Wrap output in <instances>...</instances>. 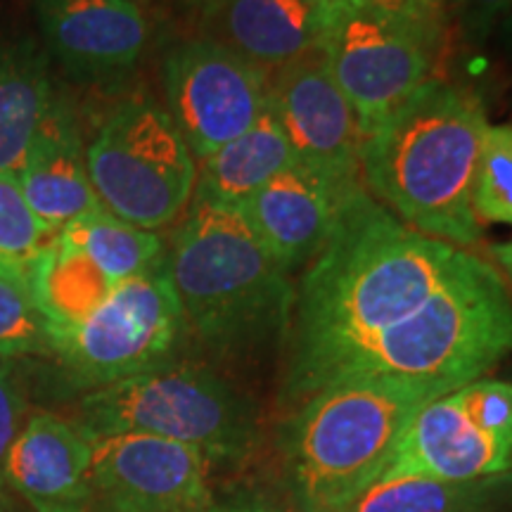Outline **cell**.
<instances>
[{
    "instance_id": "6da1fadb",
    "label": "cell",
    "mask_w": 512,
    "mask_h": 512,
    "mask_svg": "<svg viewBox=\"0 0 512 512\" xmlns=\"http://www.w3.org/2000/svg\"><path fill=\"white\" fill-rule=\"evenodd\" d=\"M470 256L406 226L363 185L344 195L328 242L294 294L280 384L285 411L332 387L358 354L411 318Z\"/></svg>"
},
{
    "instance_id": "7a4b0ae2",
    "label": "cell",
    "mask_w": 512,
    "mask_h": 512,
    "mask_svg": "<svg viewBox=\"0 0 512 512\" xmlns=\"http://www.w3.org/2000/svg\"><path fill=\"white\" fill-rule=\"evenodd\" d=\"M486 128L475 91L430 79L363 138V181L406 226L472 247L482 238L472 188Z\"/></svg>"
},
{
    "instance_id": "3957f363",
    "label": "cell",
    "mask_w": 512,
    "mask_h": 512,
    "mask_svg": "<svg viewBox=\"0 0 512 512\" xmlns=\"http://www.w3.org/2000/svg\"><path fill=\"white\" fill-rule=\"evenodd\" d=\"M188 330L221 358H252L285 342L294 290L240 211L192 200L166 252Z\"/></svg>"
},
{
    "instance_id": "277c9868",
    "label": "cell",
    "mask_w": 512,
    "mask_h": 512,
    "mask_svg": "<svg viewBox=\"0 0 512 512\" xmlns=\"http://www.w3.org/2000/svg\"><path fill=\"white\" fill-rule=\"evenodd\" d=\"M434 399L422 384L363 377L287 411L278 451L292 512H347L380 482L408 422Z\"/></svg>"
},
{
    "instance_id": "5b68a950",
    "label": "cell",
    "mask_w": 512,
    "mask_h": 512,
    "mask_svg": "<svg viewBox=\"0 0 512 512\" xmlns=\"http://www.w3.org/2000/svg\"><path fill=\"white\" fill-rule=\"evenodd\" d=\"M512 354V297L494 264L472 254L411 318L384 330L339 382L399 380L439 396L482 380Z\"/></svg>"
},
{
    "instance_id": "8992f818",
    "label": "cell",
    "mask_w": 512,
    "mask_h": 512,
    "mask_svg": "<svg viewBox=\"0 0 512 512\" xmlns=\"http://www.w3.org/2000/svg\"><path fill=\"white\" fill-rule=\"evenodd\" d=\"M91 439L150 434L235 465L259 444V411L245 392L202 363L171 361L83 394L72 420Z\"/></svg>"
},
{
    "instance_id": "52a82bcc",
    "label": "cell",
    "mask_w": 512,
    "mask_h": 512,
    "mask_svg": "<svg viewBox=\"0 0 512 512\" xmlns=\"http://www.w3.org/2000/svg\"><path fill=\"white\" fill-rule=\"evenodd\" d=\"M86 166L102 209L143 230L178 219L197 178L188 143L150 95L110 107L86 145Z\"/></svg>"
},
{
    "instance_id": "ba28073f",
    "label": "cell",
    "mask_w": 512,
    "mask_h": 512,
    "mask_svg": "<svg viewBox=\"0 0 512 512\" xmlns=\"http://www.w3.org/2000/svg\"><path fill=\"white\" fill-rule=\"evenodd\" d=\"M318 50L366 138L432 79V19L335 0L325 8Z\"/></svg>"
},
{
    "instance_id": "9c48e42d",
    "label": "cell",
    "mask_w": 512,
    "mask_h": 512,
    "mask_svg": "<svg viewBox=\"0 0 512 512\" xmlns=\"http://www.w3.org/2000/svg\"><path fill=\"white\" fill-rule=\"evenodd\" d=\"M188 332L164 259L121 283L76 328L55 335L50 358L76 389L93 392L176 361Z\"/></svg>"
},
{
    "instance_id": "30bf717a",
    "label": "cell",
    "mask_w": 512,
    "mask_h": 512,
    "mask_svg": "<svg viewBox=\"0 0 512 512\" xmlns=\"http://www.w3.org/2000/svg\"><path fill=\"white\" fill-rule=\"evenodd\" d=\"M162 79L166 112L200 162L242 136L268 105L264 69L209 38L169 48Z\"/></svg>"
},
{
    "instance_id": "8fae6325",
    "label": "cell",
    "mask_w": 512,
    "mask_h": 512,
    "mask_svg": "<svg viewBox=\"0 0 512 512\" xmlns=\"http://www.w3.org/2000/svg\"><path fill=\"white\" fill-rule=\"evenodd\" d=\"M91 441L88 512H202L214 503V465L197 448L150 434Z\"/></svg>"
},
{
    "instance_id": "7c38bea8",
    "label": "cell",
    "mask_w": 512,
    "mask_h": 512,
    "mask_svg": "<svg viewBox=\"0 0 512 512\" xmlns=\"http://www.w3.org/2000/svg\"><path fill=\"white\" fill-rule=\"evenodd\" d=\"M268 105L299 164L325 178L339 195L361 188V128L320 50L273 69Z\"/></svg>"
},
{
    "instance_id": "4fadbf2b",
    "label": "cell",
    "mask_w": 512,
    "mask_h": 512,
    "mask_svg": "<svg viewBox=\"0 0 512 512\" xmlns=\"http://www.w3.org/2000/svg\"><path fill=\"white\" fill-rule=\"evenodd\" d=\"M50 53L81 79L117 76L145 53L150 24L131 0H34Z\"/></svg>"
},
{
    "instance_id": "5bb4252c",
    "label": "cell",
    "mask_w": 512,
    "mask_h": 512,
    "mask_svg": "<svg viewBox=\"0 0 512 512\" xmlns=\"http://www.w3.org/2000/svg\"><path fill=\"white\" fill-rule=\"evenodd\" d=\"M512 470V448L467 418L456 392L420 408L401 434L380 482L401 477L477 479Z\"/></svg>"
},
{
    "instance_id": "9a60e30c",
    "label": "cell",
    "mask_w": 512,
    "mask_h": 512,
    "mask_svg": "<svg viewBox=\"0 0 512 512\" xmlns=\"http://www.w3.org/2000/svg\"><path fill=\"white\" fill-rule=\"evenodd\" d=\"M93 441L72 420L34 413L8 456V484L34 512L91 510Z\"/></svg>"
},
{
    "instance_id": "2e32d148",
    "label": "cell",
    "mask_w": 512,
    "mask_h": 512,
    "mask_svg": "<svg viewBox=\"0 0 512 512\" xmlns=\"http://www.w3.org/2000/svg\"><path fill=\"white\" fill-rule=\"evenodd\" d=\"M342 197L325 178L297 162L235 209L275 264L292 275L311 264L328 242Z\"/></svg>"
},
{
    "instance_id": "e0dca14e",
    "label": "cell",
    "mask_w": 512,
    "mask_h": 512,
    "mask_svg": "<svg viewBox=\"0 0 512 512\" xmlns=\"http://www.w3.org/2000/svg\"><path fill=\"white\" fill-rule=\"evenodd\" d=\"M17 181L29 207L50 233H60L67 223L102 207L88 178L79 119L64 98L53 95Z\"/></svg>"
},
{
    "instance_id": "ac0fdd59",
    "label": "cell",
    "mask_w": 512,
    "mask_h": 512,
    "mask_svg": "<svg viewBox=\"0 0 512 512\" xmlns=\"http://www.w3.org/2000/svg\"><path fill=\"white\" fill-rule=\"evenodd\" d=\"M325 8L311 0H202V38L266 72L318 50Z\"/></svg>"
},
{
    "instance_id": "d6986e66",
    "label": "cell",
    "mask_w": 512,
    "mask_h": 512,
    "mask_svg": "<svg viewBox=\"0 0 512 512\" xmlns=\"http://www.w3.org/2000/svg\"><path fill=\"white\" fill-rule=\"evenodd\" d=\"M297 164L278 117L266 105L261 117L242 136L230 140L202 162L192 200L238 207L275 176Z\"/></svg>"
},
{
    "instance_id": "ffe728a7",
    "label": "cell",
    "mask_w": 512,
    "mask_h": 512,
    "mask_svg": "<svg viewBox=\"0 0 512 512\" xmlns=\"http://www.w3.org/2000/svg\"><path fill=\"white\" fill-rule=\"evenodd\" d=\"M48 57L29 38H0V171L19 174L53 102Z\"/></svg>"
},
{
    "instance_id": "44dd1931",
    "label": "cell",
    "mask_w": 512,
    "mask_h": 512,
    "mask_svg": "<svg viewBox=\"0 0 512 512\" xmlns=\"http://www.w3.org/2000/svg\"><path fill=\"white\" fill-rule=\"evenodd\" d=\"M117 287L91 256L60 235L48 242L29 278V292L46 318L50 342L83 323Z\"/></svg>"
},
{
    "instance_id": "7402d4cb",
    "label": "cell",
    "mask_w": 512,
    "mask_h": 512,
    "mask_svg": "<svg viewBox=\"0 0 512 512\" xmlns=\"http://www.w3.org/2000/svg\"><path fill=\"white\" fill-rule=\"evenodd\" d=\"M512 470L477 479L401 477L377 482L347 512H510Z\"/></svg>"
},
{
    "instance_id": "603a6c76",
    "label": "cell",
    "mask_w": 512,
    "mask_h": 512,
    "mask_svg": "<svg viewBox=\"0 0 512 512\" xmlns=\"http://www.w3.org/2000/svg\"><path fill=\"white\" fill-rule=\"evenodd\" d=\"M57 235L83 249L117 285L166 259L164 242L155 230L131 226L102 207L67 223Z\"/></svg>"
},
{
    "instance_id": "cb8c5ba5",
    "label": "cell",
    "mask_w": 512,
    "mask_h": 512,
    "mask_svg": "<svg viewBox=\"0 0 512 512\" xmlns=\"http://www.w3.org/2000/svg\"><path fill=\"white\" fill-rule=\"evenodd\" d=\"M57 233L38 221L10 171H0V275L29 287L38 256Z\"/></svg>"
},
{
    "instance_id": "d4e9b609",
    "label": "cell",
    "mask_w": 512,
    "mask_h": 512,
    "mask_svg": "<svg viewBox=\"0 0 512 512\" xmlns=\"http://www.w3.org/2000/svg\"><path fill=\"white\" fill-rule=\"evenodd\" d=\"M479 221L512 226V126L486 128L472 188Z\"/></svg>"
},
{
    "instance_id": "484cf974",
    "label": "cell",
    "mask_w": 512,
    "mask_h": 512,
    "mask_svg": "<svg viewBox=\"0 0 512 512\" xmlns=\"http://www.w3.org/2000/svg\"><path fill=\"white\" fill-rule=\"evenodd\" d=\"M0 356H50V332L29 287L0 275Z\"/></svg>"
},
{
    "instance_id": "4316f807",
    "label": "cell",
    "mask_w": 512,
    "mask_h": 512,
    "mask_svg": "<svg viewBox=\"0 0 512 512\" xmlns=\"http://www.w3.org/2000/svg\"><path fill=\"white\" fill-rule=\"evenodd\" d=\"M456 396L479 430L512 448V382L475 380L460 387Z\"/></svg>"
},
{
    "instance_id": "83f0119b",
    "label": "cell",
    "mask_w": 512,
    "mask_h": 512,
    "mask_svg": "<svg viewBox=\"0 0 512 512\" xmlns=\"http://www.w3.org/2000/svg\"><path fill=\"white\" fill-rule=\"evenodd\" d=\"M27 389L12 358L0 356V512H8V456L27 422Z\"/></svg>"
},
{
    "instance_id": "f1b7e54d",
    "label": "cell",
    "mask_w": 512,
    "mask_h": 512,
    "mask_svg": "<svg viewBox=\"0 0 512 512\" xmlns=\"http://www.w3.org/2000/svg\"><path fill=\"white\" fill-rule=\"evenodd\" d=\"M460 27L467 41L482 46L498 24L512 12V0H456Z\"/></svg>"
},
{
    "instance_id": "f546056e",
    "label": "cell",
    "mask_w": 512,
    "mask_h": 512,
    "mask_svg": "<svg viewBox=\"0 0 512 512\" xmlns=\"http://www.w3.org/2000/svg\"><path fill=\"white\" fill-rule=\"evenodd\" d=\"M207 512H292L290 505L280 503L268 491L259 489H240L233 494L223 496L221 501L209 505Z\"/></svg>"
},
{
    "instance_id": "4dcf8cb0",
    "label": "cell",
    "mask_w": 512,
    "mask_h": 512,
    "mask_svg": "<svg viewBox=\"0 0 512 512\" xmlns=\"http://www.w3.org/2000/svg\"><path fill=\"white\" fill-rule=\"evenodd\" d=\"M489 256L496 261L498 268H501L505 280L512 285V240L510 242H496V245L489 247Z\"/></svg>"
},
{
    "instance_id": "1f68e13d",
    "label": "cell",
    "mask_w": 512,
    "mask_h": 512,
    "mask_svg": "<svg viewBox=\"0 0 512 512\" xmlns=\"http://www.w3.org/2000/svg\"><path fill=\"white\" fill-rule=\"evenodd\" d=\"M370 3H375V5H382V8H387V10H394V12H403V15L430 17V19H432V12H427V10H420V8H415V5L408 3V0H370Z\"/></svg>"
},
{
    "instance_id": "d6a6232c",
    "label": "cell",
    "mask_w": 512,
    "mask_h": 512,
    "mask_svg": "<svg viewBox=\"0 0 512 512\" xmlns=\"http://www.w3.org/2000/svg\"><path fill=\"white\" fill-rule=\"evenodd\" d=\"M408 3L415 5V8H420V10H427V12H432V5H434V0H408Z\"/></svg>"
},
{
    "instance_id": "836d02e7",
    "label": "cell",
    "mask_w": 512,
    "mask_h": 512,
    "mask_svg": "<svg viewBox=\"0 0 512 512\" xmlns=\"http://www.w3.org/2000/svg\"><path fill=\"white\" fill-rule=\"evenodd\" d=\"M503 29H505V34H508V38L512 41V12L508 17H505V22H503Z\"/></svg>"
},
{
    "instance_id": "e575fe53",
    "label": "cell",
    "mask_w": 512,
    "mask_h": 512,
    "mask_svg": "<svg viewBox=\"0 0 512 512\" xmlns=\"http://www.w3.org/2000/svg\"><path fill=\"white\" fill-rule=\"evenodd\" d=\"M311 3H320V5H328V3H335V0H311Z\"/></svg>"
},
{
    "instance_id": "d590c367",
    "label": "cell",
    "mask_w": 512,
    "mask_h": 512,
    "mask_svg": "<svg viewBox=\"0 0 512 512\" xmlns=\"http://www.w3.org/2000/svg\"><path fill=\"white\" fill-rule=\"evenodd\" d=\"M131 3H136V5H140V8H143V5L150 3V0H131Z\"/></svg>"
},
{
    "instance_id": "8d00e7d4",
    "label": "cell",
    "mask_w": 512,
    "mask_h": 512,
    "mask_svg": "<svg viewBox=\"0 0 512 512\" xmlns=\"http://www.w3.org/2000/svg\"><path fill=\"white\" fill-rule=\"evenodd\" d=\"M202 512H207V510H202Z\"/></svg>"
},
{
    "instance_id": "74e56055",
    "label": "cell",
    "mask_w": 512,
    "mask_h": 512,
    "mask_svg": "<svg viewBox=\"0 0 512 512\" xmlns=\"http://www.w3.org/2000/svg\"><path fill=\"white\" fill-rule=\"evenodd\" d=\"M434 3H437V0H434Z\"/></svg>"
}]
</instances>
